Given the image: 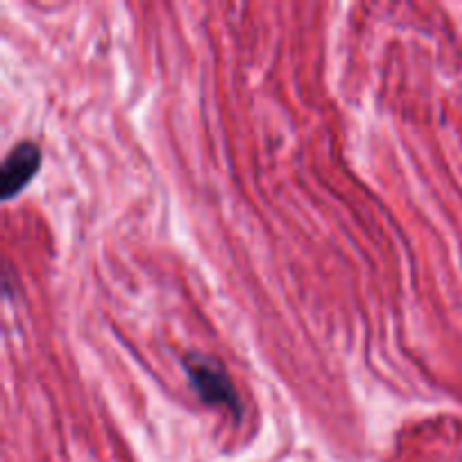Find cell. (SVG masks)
<instances>
[{"label": "cell", "mask_w": 462, "mask_h": 462, "mask_svg": "<svg viewBox=\"0 0 462 462\" xmlns=\"http://www.w3.org/2000/svg\"><path fill=\"white\" fill-rule=\"evenodd\" d=\"M183 364L185 370H188L189 383L206 404L224 406V409L233 411L237 415L242 413V402H239L237 391H235L228 373H226L219 361L201 355V352H189Z\"/></svg>", "instance_id": "1"}, {"label": "cell", "mask_w": 462, "mask_h": 462, "mask_svg": "<svg viewBox=\"0 0 462 462\" xmlns=\"http://www.w3.org/2000/svg\"><path fill=\"white\" fill-rule=\"evenodd\" d=\"M41 170V147L32 140L14 144L12 152L5 156L3 170H0V197L9 201L18 192L27 188L32 179Z\"/></svg>", "instance_id": "2"}]
</instances>
